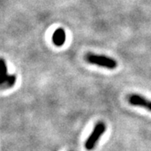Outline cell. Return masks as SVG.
<instances>
[{"label": "cell", "mask_w": 151, "mask_h": 151, "mask_svg": "<svg viewBox=\"0 0 151 151\" xmlns=\"http://www.w3.org/2000/svg\"><path fill=\"white\" fill-rule=\"evenodd\" d=\"M85 60L88 63L92 65H96L98 66H102L109 70H114L117 66V61L113 58L103 55H97L94 53H88L85 56Z\"/></svg>", "instance_id": "1"}, {"label": "cell", "mask_w": 151, "mask_h": 151, "mask_svg": "<svg viewBox=\"0 0 151 151\" xmlns=\"http://www.w3.org/2000/svg\"><path fill=\"white\" fill-rule=\"evenodd\" d=\"M52 41L56 46H62L65 42V32L61 28L57 29L52 35Z\"/></svg>", "instance_id": "4"}, {"label": "cell", "mask_w": 151, "mask_h": 151, "mask_svg": "<svg viewBox=\"0 0 151 151\" xmlns=\"http://www.w3.org/2000/svg\"><path fill=\"white\" fill-rule=\"evenodd\" d=\"M128 101L129 104L132 106H136V107H143L146 108L147 110L151 112V101L147 99L145 97L139 95V94H135L133 93L129 96L128 97Z\"/></svg>", "instance_id": "3"}, {"label": "cell", "mask_w": 151, "mask_h": 151, "mask_svg": "<svg viewBox=\"0 0 151 151\" xmlns=\"http://www.w3.org/2000/svg\"><path fill=\"white\" fill-rule=\"evenodd\" d=\"M106 124L103 122H98L94 129L92 130V134L88 137V139L85 142V148L86 150H92L96 145H97V142L99 140V139L103 136V134L106 131Z\"/></svg>", "instance_id": "2"}, {"label": "cell", "mask_w": 151, "mask_h": 151, "mask_svg": "<svg viewBox=\"0 0 151 151\" xmlns=\"http://www.w3.org/2000/svg\"><path fill=\"white\" fill-rule=\"evenodd\" d=\"M15 83H16V76L14 74L9 75L5 80V81L1 84V88H2V90L9 89V88H11L14 86Z\"/></svg>", "instance_id": "5"}, {"label": "cell", "mask_w": 151, "mask_h": 151, "mask_svg": "<svg viewBox=\"0 0 151 151\" xmlns=\"http://www.w3.org/2000/svg\"><path fill=\"white\" fill-rule=\"evenodd\" d=\"M9 74L8 73V68L4 59H1V76H0V81L1 84L4 83L5 80L8 78Z\"/></svg>", "instance_id": "6"}]
</instances>
